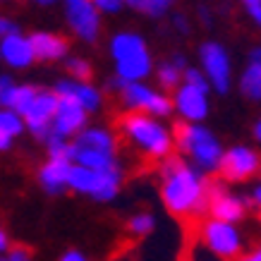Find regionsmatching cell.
Returning a JSON list of instances; mask_svg holds the SVG:
<instances>
[{
  "label": "cell",
  "mask_w": 261,
  "mask_h": 261,
  "mask_svg": "<svg viewBox=\"0 0 261 261\" xmlns=\"http://www.w3.org/2000/svg\"><path fill=\"white\" fill-rule=\"evenodd\" d=\"M63 261H87V259H84L80 252H67V254L63 256Z\"/></svg>",
  "instance_id": "obj_33"
},
{
  "label": "cell",
  "mask_w": 261,
  "mask_h": 261,
  "mask_svg": "<svg viewBox=\"0 0 261 261\" xmlns=\"http://www.w3.org/2000/svg\"><path fill=\"white\" fill-rule=\"evenodd\" d=\"M254 204L261 206V187H256V192H254Z\"/></svg>",
  "instance_id": "obj_36"
},
{
  "label": "cell",
  "mask_w": 261,
  "mask_h": 261,
  "mask_svg": "<svg viewBox=\"0 0 261 261\" xmlns=\"http://www.w3.org/2000/svg\"><path fill=\"white\" fill-rule=\"evenodd\" d=\"M159 80L166 89H173L175 84H177V80H180V72H177L175 65H163L159 70Z\"/></svg>",
  "instance_id": "obj_27"
},
{
  "label": "cell",
  "mask_w": 261,
  "mask_h": 261,
  "mask_svg": "<svg viewBox=\"0 0 261 261\" xmlns=\"http://www.w3.org/2000/svg\"><path fill=\"white\" fill-rule=\"evenodd\" d=\"M256 137H259V139H261V122H259V125H256Z\"/></svg>",
  "instance_id": "obj_38"
},
{
  "label": "cell",
  "mask_w": 261,
  "mask_h": 261,
  "mask_svg": "<svg viewBox=\"0 0 261 261\" xmlns=\"http://www.w3.org/2000/svg\"><path fill=\"white\" fill-rule=\"evenodd\" d=\"M10 34H15V24L10 22V19H3V17H0V39H5Z\"/></svg>",
  "instance_id": "obj_31"
},
{
  "label": "cell",
  "mask_w": 261,
  "mask_h": 261,
  "mask_svg": "<svg viewBox=\"0 0 261 261\" xmlns=\"http://www.w3.org/2000/svg\"><path fill=\"white\" fill-rule=\"evenodd\" d=\"M115 127L127 137V142H132L135 146L146 151V156L151 161L163 159L173 149V142H170L166 129L159 122H153L149 115H144V113H137V111L122 113L115 120Z\"/></svg>",
  "instance_id": "obj_2"
},
{
  "label": "cell",
  "mask_w": 261,
  "mask_h": 261,
  "mask_svg": "<svg viewBox=\"0 0 261 261\" xmlns=\"http://www.w3.org/2000/svg\"><path fill=\"white\" fill-rule=\"evenodd\" d=\"M113 58L118 63V74L125 82L142 80L151 70L149 50L137 34H118L113 39Z\"/></svg>",
  "instance_id": "obj_4"
},
{
  "label": "cell",
  "mask_w": 261,
  "mask_h": 261,
  "mask_svg": "<svg viewBox=\"0 0 261 261\" xmlns=\"http://www.w3.org/2000/svg\"><path fill=\"white\" fill-rule=\"evenodd\" d=\"M173 132H175V144L182 151H187L190 156H194V161L201 168H208V170L218 168L223 153L218 142L214 139V135L208 129L199 125H187V122H175Z\"/></svg>",
  "instance_id": "obj_3"
},
{
  "label": "cell",
  "mask_w": 261,
  "mask_h": 261,
  "mask_svg": "<svg viewBox=\"0 0 261 261\" xmlns=\"http://www.w3.org/2000/svg\"><path fill=\"white\" fill-rule=\"evenodd\" d=\"M74 146L103 151V153H113V151H115V142H113L111 135H106L103 129H87V132H82V135L77 137Z\"/></svg>",
  "instance_id": "obj_22"
},
{
  "label": "cell",
  "mask_w": 261,
  "mask_h": 261,
  "mask_svg": "<svg viewBox=\"0 0 261 261\" xmlns=\"http://www.w3.org/2000/svg\"><path fill=\"white\" fill-rule=\"evenodd\" d=\"M8 87H10V80H8V77H0V94H3Z\"/></svg>",
  "instance_id": "obj_35"
},
{
  "label": "cell",
  "mask_w": 261,
  "mask_h": 261,
  "mask_svg": "<svg viewBox=\"0 0 261 261\" xmlns=\"http://www.w3.org/2000/svg\"><path fill=\"white\" fill-rule=\"evenodd\" d=\"M127 228H129V232H135V235H146V232H151V228H153V218H151L149 214H139L129 221Z\"/></svg>",
  "instance_id": "obj_25"
},
{
  "label": "cell",
  "mask_w": 261,
  "mask_h": 261,
  "mask_svg": "<svg viewBox=\"0 0 261 261\" xmlns=\"http://www.w3.org/2000/svg\"><path fill=\"white\" fill-rule=\"evenodd\" d=\"M135 10H139V12H146V15H163L168 8H170V3H166V0H132L129 3Z\"/></svg>",
  "instance_id": "obj_24"
},
{
  "label": "cell",
  "mask_w": 261,
  "mask_h": 261,
  "mask_svg": "<svg viewBox=\"0 0 261 261\" xmlns=\"http://www.w3.org/2000/svg\"><path fill=\"white\" fill-rule=\"evenodd\" d=\"M177 108L185 118L190 120H201L206 115V94L199 89L185 84L177 91Z\"/></svg>",
  "instance_id": "obj_18"
},
{
  "label": "cell",
  "mask_w": 261,
  "mask_h": 261,
  "mask_svg": "<svg viewBox=\"0 0 261 261\" xmlns=\"http://www.w3.org/2000/svg\"><path fill=\"white\" fill-rule=\"evenodd\" d=\"M259 153L252 149H245V146H235L230 149L228 153L221 156V163H218V175L223 180L230 182H245L249 180L252 175L259 173Z\"/></svg>",
  "instance_id": "obj_7"
},
{
  "label": "cell",
  "mask_w": 261,
  "mask_h": 261,
  "mask_svg": "<svg viewBox=\"0 0 261 261\" xmlns=\"http://www.w3.org/2000/svg\"><path fill=\"white\" fill-rule=\"evenodd\" d=\"M67 175H70V163H65V161H48L46 166L41 168L39 180L50 194H58L63 187H67Z\"/></svg>",
  "instance_id": "obj_19"
},
{
  "label": "cell",
  "mask_w": 261,
  "mask_h": 261,
  "mask_svg": "<svg viewBox=\"0 0 261 261\" xmlns=\"http://www.w3.org/2000/svg\"><path fill=\"white\" fill-rule=\"evenodd\" d=\"M56 111H58V96L53 91H39L34 103L24 113V122L29 125V129L36 137L48 139V127L56 118Z\"/></svg>",
  "instance_id": "obj_10"
},
{
  "label": "cell",
  "mask_w": 261,
  "mask_h": 261,
  "mask_svg": "<svg viewBox=\"0 0 261 261\" xmlns=\"http://www.w3.org/2000/svg\"><path fill=\"white\" fill-rule=\"evenodd\" d=\"M29 46L34 50V58H39V60H58V58H63L67 53L70 41L65 36H58V34L36 32L29 36Z\"/></svg>",
  "instance_id": "obj_14"
},
{
  "label": "cell",
  "mask_w": 261,
  "mask_h": 261,
  "mask_svg": "<svg viewBox=\"0 0 261 261\" xmlns=\"http://www.w3.org/2000/svg\"><path fill=\"white\" fill-rule=\"evenodd\" d=\"M242 94L252 101L261 98V48L252 50L249 56V67L242 74Z\"/></svg>",
  "instance_id": "obj_21"
},
{
  "label": "cell",
  "mask_w": 261,
  "mask_h": 261,
  "mask_svg": "<svg viewBox=\"0 0 261 261\" xmlns=\"http://www.w3.org/2000/svg\"><path fill=\"white\" fill-rule=\"evenodd\" d=\"M0 261H29V252L24 247H15L8 259H0Z\"/></svg>",
  "instance_id": "obj_30"
},
{
  "label": "cell",
  "mask_w": 261,
  "mask_h": 261,
  "mask_svg": "<svg viewBox=\"0 0 261 261\" xmlns=\"http://www.w3.org/2000/svg\"><path fill=\"white\" fill-rule=\"evenodd\" d=\"M185 80H187V84H190V87H194V89H199V91H204V94H206L208 84H206L204 74H201L199 70H187V72H185Z\"/></svg>",
  "instance_id": "obj_28"
},
{
  "label": "cell",
  "mask_w": 261,
  "mask_h": 261,
  "mask_svg": "<svg viewBox=\"0 0 261 261\" xmlns=\"http://www.w3.org/2000/svg\"><path fill=\"white\" fill-rule=\"evenodd\" d=\"M245 8H247V12H249V17H252L254 22L261 24V3L259 0H247Z\"/></svg>",
  "instance_id": "obj_29"
},
{
  "label": "cell",
  "mask_w": 261,
  "mask_h": 261,
  "mask_svg": "<svg viewBox=\"0 0 261 261\" xmlns=\"http://www.w3.org/2000/svg\"><path fill=\"white\" fill-rule=\"evenodd\" d=\"M163 204L173 216L182 221L199 218L201 208H206V182L194 175L180 159H168L163 166Z\"/></svg>",
  "instance_id": "obj_1"
},
{
  "label": "cell",
  "mask_w": 261,
  "mask_h": 261,
  "mask_svg": "<svg viewBox=\"0 0 261 261\" xmlns=\"http://www.w3.org/2000/svg\"><path fill=\"white\" fill-rule=\"evenodd\" d=\"M240 261H261V247L259 249H254L249 256H245V259H240Z\"/></svg>",
  "instance_id": "obj_34"
},
{
  "label": "cell",
  "mask_w": 261,
  "mask_h": 261,
  "mask_svg": "<svg viewBox=\"0 0 261 261\" xmlns=\"http://www.w3.org/2000/svg\"><path fill=\"white\" fill-rule=\"evenodd\" d=\"M67 70L80 80V84H84V82L91 80V67H89L87 60H80V58H74V60H70L67 63Z\"/></svg>",
  "instance_id": "obj_26"
},
{
  "label": "cell",
  "mask_w": 261,
  "mask_h": 261,
  "mask_svg": "<svg viewBox=\"0 0 261 261\" xmlns=\"http://www.w3.org/2000/svg\"><path fill=\"white\" fill-rule=\"evenodd\" d=\"M87 120V111L77 106L74 101H67V98H58V111L56 118H53V132L50 135L56 137H70L74 132H80V127L84 125Z\"/></svg>",
  "instance_id": "obj_13"
},
{
  "label": "cell",
  "mask_w": 261,
  "mask_h": 261,
  "mask_svg": "<svg viewBox=\"0 0 261 261\" xmlns=\"http://www.w3.org/2000/svg\"><path fill=\"white\" fill-rule=\"evenodd\" d=\"M122 101H125L129 108H135L137 113L149 111V113H153V115H168V113H170V101H168L166 96L156 94V91H151L149 87L137 84V82H125V84H122Z\"/></svg>",
  "instance_id": "obj_9"
},
{
  "label": "cell",
  "mask_w": 261,
  "mask_h": 261,
  "mask_svg": "<svg viewBox=\"0 0 261 261\" xmlns=\"http://www.w3.org/2000/svg\"><path fill=\"white\" fill-rule=\"evenodd\" d=\"M201 63H204V70L208 74V80L214 82V87L218 91H228L230 65H228L225 50L218 43H204L201 46Z\"/></svg>",
  "instance_id": "obj_12"
},
{
  "label": "cell",
  "mask_w": 261,
  "mask_h": 261,
  "mask_svg": "<svg viewBox=\"0 0 261 261\" xmlns=\"http://www.w3.org/2000/svg\"><path fill=\"white\" fill-rule=\"evenodd\" d=\"M67 185H70L72 190L94 194V199L108 201L118 192L120 173L118 170H113V173H96V170H89V168H82V166H70Z\"/></svg>",
  "instance_id": "obj_5"
},
{
  "label": "cell",
  "mask_w": 261,
  "mask_h": 261,
  "mask_svg": "<svg viewBox=\"0 0 261 261\" xmlns=\"http://www.w3.org/2000/svg\"><path fill=\"white\" fill-rule=\"evenodd\" d=\"M199 240H204L206 247L214 254H218L221 259L238 261L240 256V238L232 230V225L221 221H204L199 228Z\"/></svg>",
  "instance_id": "obj_6"
},
{
  "label": "cell",
  "mask_w": 261,
  "mask_h": 261,
  "mask_svg": "<svg viewBox=\"0 0 261 261\" xmlns=\"http://www.w3.org/2000/svg\"><path fill=\"white\" fill-rule=\"evenodd\" d=\"M53 94H56L58 98L74 101L77 106H82L84 111H94V108H98V101H101L96 89H91L89 84H80V82H60Z\"/></svg>",
  "instance_id": "obj_15"
},
{
  "label": "cell",
  "mask_w": 261,
  "mask_h": 261,
  "mask_svg": "<svg viewBox=\"0 0 261 261\" xmlns=\"http://www.w3.org/2000/svg\"><path fill=\"white\" fill-rule=\"evenodd\" d=\"M36 89L34 87H12L10 84L3 94H0V103L5 106V108H10V113H27V108L34 103V98H36Z\"/></svg>",
  "instance_id": "obj_20"
},
{
  "label": "cell",
  "mask_w": 261,
  "mask_h": 261,
  "mask_svg": "<svg viewBox=\"0 0 261 261\" xmlns=\"http://www.w3.org/2000/svg\"><path fill=\"white\" fill-rule=\"evenodd\" d=\"M0 56L5 58L12 67H27L34 60V50L29 46V39H24L22 34H10L3 39L0 46Z\"/></svg>",
  "instance_id": "obj_16"
},
{
  "label": "cell",
  "mask_w": 261,
  "mask_h": 261,
  "mask_svg": "<svg viewBox=\"0 0 261 261\" xmlns=\"http://www.w3.org/2000/svg\"><path fill=\"white\" fill-rule=\"evenodd\" d=\"M8 247V238H5V232L0 230V249H5Z\"/></svg>",
  "instance_id": "obj_37"
},
{
  "label": "cell",
  "mask_w": 261,
  "mask_h": 261,
  "mask_svg": "<svg viewBox=\"0 0 261 261\" xmlns=\"http://www.w3.org/2000/svg\"><path fill=\"white\" fill-rule=\"evenodd\" d=\"M72 161H77V166L96 170V173H113V170H118V163L113 159V153L82 149V146H74V144H72Z\"/></svg>",
  "instance_id": "obj_17"
},
{
  "label": "cell",
  "mask_w": 261,
  "mask_h": 261,
  "mask_svg": "<svg viewBox=\"0 0 261 261\" xmlns=\"http://www.w3.org/2000/svg\"><path fill=\"white\" fill-rule=\"evenodd\" d=\"M22 132V120L19 115L10 111H0V149H10L12 137Z\"/></svg>",
  "instance_id": "obj_23"
},
{
  "label": "cell",
  "mask_w": 261,
  "mask_h": 261,
  "mask_svg": "<svg viewBox=\"0 0 261 261\" xmlns=\"http://www.w3.org/2000/svg\"><path fill=\"white\" fill-rule=\"evenodd\" d=\"M96 8L101 10H108V12H115V10L122 8V3H113V0H98V3H94Z\"/></svg>",
  "instance_id": "obj_32"
},
{
  "label": "cell",
  "mask_w": 261,
  "mask_h": 261,
  "mask_svg": "<svg viewBox=\"0 0 261 261\" xmlns=\"http://www.w3.org/2000/svg\"><path fill=\"white\" fill-rule=\"evenodd\" d=\"M206 208L221 223L240 221L245 214V204L238 197L228 194L218 182H206Z\"/></svg>",
  "instance_id": "obj_8"
},
{
  "label": "cell",
  "mask_w": 261,
  "mask_h": 261,
  "mask_svg": "<svg viewBox=\"0 0 261 261\" xmlns=\"http://www.w3.org/2000/svg\"><path fill=\"white\" fill-rule=\"evenodd\" d=\"M67 19L77 36L84 41H96L98 36V10L94 3L87 0H70L67 5Z\"/></svg>",
  "instance_id": "obj_11"
}]
</instances>
